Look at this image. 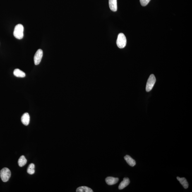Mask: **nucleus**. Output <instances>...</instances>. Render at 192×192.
Returning <instances> with one entry per match:
<instances>
[{
    "mask_svg": "<svg viewBox=\"0 0 192 192\" xmlns=\"http://www.w3.org/2000/svg\"><path fill=\"white\" fill-rule=\"evenodd\" d=\"M24 27L21 24H18L15 27L14 35L16 38L21 39L24 37Z\"/></svg>",
    "mask_w": 192,
    "mask_h": 192,
    "instance_id": "f257e3e1",
    "label": "nucleus"
},
{
    "mask_svg": "<svg viewBox=\"0 0 192 192\" xmlns=\"http://www.w3.org/2000/svg\"><path fill=\"white\" fill-rule=\"evenodd\" d=\"M14 75L18 77L24 78L25 77V74L24 72L19 69H16L14 71Z\"/></svg>",
    "mask_w": 192,
    "mask_h": 192,
    "instance_id": "9b49d317",
    "label": "nucleus"
},
{
    "mask_svg": "<svg viewBox=\"0 0 192 192\" xmlns=\"http://www.w3.org/2000/svg\"><path fill=\"white\" fill-rule=\"evenodd\" d=\"M35 166L34 164H30L27 168V172L28 174L31 175L34 174L35 172Z\"/></svg>",
    "mask_w": 192,
    "mask_h": 192,
    "instance_id": "2eb2a0df",
    "label": "nucleus"
},
{
    "mask_svg": "<svg viewBox=\"0 0 192 192\" xmlns=\"http://www.w3.org/2000/svg\"><path fill=\"white\" fill-rule=\"evenodd\" d=\"M125 160L126 161L127 163L131 167H134L136 164V161L132 158L131 157L128 155H126L124 157Z\"/></svg>",
    "mask_w": 192,
    "mask_h": 192,
    "instance_id": "9d476101",
    "label": "nucleus"
},
{
    "mask_svg": "<svg viewBox=\"0 0 192 192\" xmlns=\"http://www.w3.org/2000/svg\"><path fill=\"white\" fill-rule=\"evenodd\" d=\"M130 183L129 178H123V181L121 182L120 184L119 188L120 190H122L127 186Z\"/></svg>",
    "mask_w": 192,
    "mask_h": 192,
    "instance_id": "1a4fd4ad",
    "label": "nucleus"
},
{
    "mask_svg": "<svg viewBox=\"0 0 192 192\" xmlns=\"http://www.w3.org/2000/svg\"><path fill=\"white\" fill-rule=\"evenodd\" d=\"M119 181V178L112 177H108L105 179L106 183L110 186H112V185L116 184Z\"/></svg>",
    "mask_w": 192,
    "mask_h": 192,
    "instance_id": "0eeeda50",
    "label": "nucleus"
},
{
    "mask_svg": "<svg viewBox=\"0 0 192 192\" xmlns=\"http://www.w3.org/2000/svg\"><path fill=\"white\" fill-rule=\"evenodd\" d=\"M30 121V117L28 113H25L21 118V121L22 123L25 126L28 125Z\"/></svg>",
    "mask_w": 192,
    "mask_h": 192,
    "instance_id": "423d86ee",
    "label": "nucleus"
},
{
    "mask_svg": "<svg viewBox=\"0 0 192 192\" xmlns=\"http://www.w3.org/2000/svg\"><path fill=\"white\" fill-rule=\"evenodd\" d=\"M127 40L125 36L123 33H120L118 36L116 44L120 49H123L125 47L126 44Z\"/></svg>",
    "mask_w": 192,
    "mask_h": 192,
    "instance_id": "f03ea898",
    "label": "nucleus"
},
{
    "mask_svg": "<svg viewBox=\"0 0 192 192\" xmlns=\"http://www.w3.org/2000/svg\"><path fill=\"white\" fill-rule=\"evenodd\" d=\"M110 8L113 11L115 12L117 11V0H109Z\"/></svg>",
    "mask_w": 192,
    "mask_h": 192,
    "instance_id": "6e6552de",
    "label": "nucleus"
},
{
    "mask_svg": "<svg viewBox=\"0 0 192 192\" xmlns=\"http://www.w3.org/2000/svg\"><path fill=\"white\" fill-rule=\"evenodd\" d=\"M43 52L42 49H38L34 57V62L36 65L40 64L42 59Z\"/></svg>",
    "mask_w": 192,
    "mask_h": 192,
    "instance_id": "39448f33",
    "label": "nucleus"
},
{
    "mask_svg": "<svg viewBox=\"0 0 192 192\" xmlns=\"http://www.w3.org/2000/svg\"><path fill=\"white\" fill-rule=\"evenodd\" d=\"M27 160L24 156L22 155L19 159L18 163L19 166L20 167H23L27 164Z\"/></svg>",
    "mask_w": 192,
    "mask_h": 192,
    "instance_id": "4468645a",
    "label": "nucleus"
},
{
    "mask_svg": "<svg viewBox=\"0 0 192 192\" xmlns=\"http://www.w3.org/2000/svg\"><path fill=\"white\" fill-rule=\"evenodd\" d=\"M177 179L178 181H179L180 183L182 185L183 187L186 188V189L188 188V184L186 178H181L179 177H177Z\"/></svg>",
    "mask_w": 192,
    "mask_h": 192,
    "instance_id": "f8f14e48",
    "label": "nucleus"
},
{
    "mask_svg": "<svg viewBox=\"0 0 192 192\" xmlns=\"http://www.w3.org/2000/svg\"><path fill=\"white\" fill-rule=\"evenodd\" d=\"M150 0H140V2L141 6H146Z\"/></svg>",
    "mask_w": 192,
    "mask_h": 192,
    "instance_id": "dca6fc26",
    "label": "nucleus"
},
{
    "mask_svg": "<svg viewBox=\"0 0 192 192\" xmlns=\"http://www.w3.org/2000/svg\"><path fill=\"white\" fill-rule=\"evenodd\" d=\"M11 176V172L8 168H4L1 170L0 172V176L4 182L8 181Z\"/></svg>",
    "mask_w": 192,
    "mask_h": 192,
    "instance_id": "7ed1b4c3",
    "label": "nucleus"
},
{
    "mask_svg": "<svg viewBox=\"0 0 192 192\" xmlns=\"http://www.w3.org/2000/svg\"><path fill=\"white\" fill-rule=\"evenodd\" d=\"M77 192H93L92 190L90 188L85 186L80 187L77 188Z\"/></svg>",
    "mask_w": 192,
    "mask_h": 192,
    "instance_id": "ddd939ff",
    "label": "nucleus"
},
{
    "mask_svg": "<svg viewBox=\"0 0 192 192\" xmlns=\"http://www.w3.org/2000/svg\"><path fill=\"white\" fill-rule=\"evenodd\" d=\"M156 82V79L155 75H150L147 81L146 90L147 92H150L152 90Z\"/></svg>",
    "mask_w": 192,
    "mask_h": 192,
    "instance_id": "20e7f679",
    "label": "nucleus"
}]
</instances>
